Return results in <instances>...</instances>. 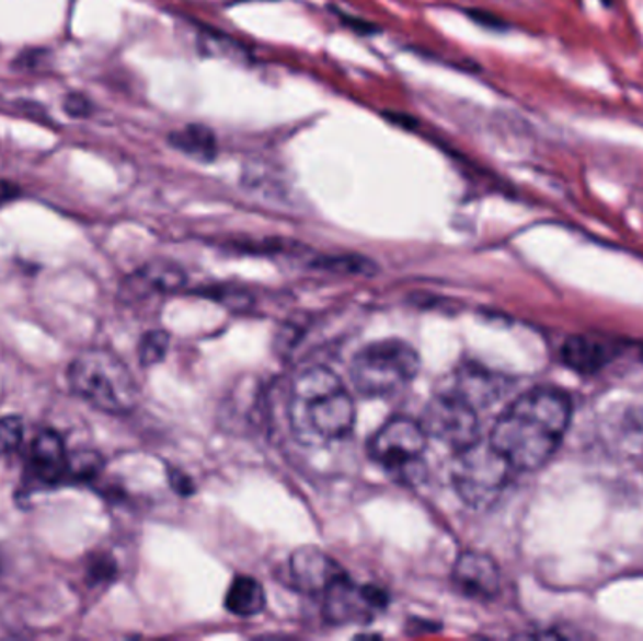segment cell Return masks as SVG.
I'll list each match as a JSON object with an SVG mask.
<instances>
[{
    "label": "cell",
    "mask_w": 643,
    "mask_h": 641,
    "mask_svg": "<svg viewBox=\"0 0 643 641\" xmlns=\"http://www.w3.org/2000/svg\"><path fill=\"white\" fill-rule=\"evenodd\" d=\"M15 196H18V187L8 180H0V206L14 200Z\"/></svg>",
    "instance_id": "cell-24"
},
{
    "label": "cell",
    "mask_w": 643,
    "mask_h": 641,
    "mask_svg": "<svg viewBox=\"0 0 643 641\" xmlns=\"http://www.w3.org/2000/svg\"><path fill=\"white\" fill-rule=\"evenodd\" d=\"M168 348H170V335L167 331H160V329L149 331L141 337L140 348H138L141 363L146 368L157 365L167 358Z\"/></svg>",
    "instance_id": "cell-18"
},
{
    "label": "cell",
    "mask_w": 643,
    "mask_h": 641,
    "mask_svg": "<svg viewBox=\"0 0 643 641\" xmlns=\"http://www.w3.org/2000/svg\"><path fill=\"white\" fill-rule=\"evenodd\" d=\"M563 358L571 368L584 373L604 368L611 358L610 348L593 339H569L564 345Z\"/></svg>",
    "instance_id": "cell-16"
},
{
    "label": "cell",
    "mask_w": 643,
    "mask_h": 641,
    "mask_svg": "<svg viewBox=\"0 0 643 641\" xmlns=\"http://www.w3.org/2000/svg\"><path fill=\"white\" fill-rule=\"evenodd\" d=\"M290 421L301 441H341L354 429L356 407L337 374L314 365L292 378Z\"/></svg>",
    "instance_id": "cell-2"
},
{
    "label": "cell",
    "mask_w": 643,
    "mask_h": 641,
    "mask_svg": "<svg viewBox=\"0 0 643 641\" xmlns=\"http://www.w3.org/2000/svg\"><path fill=\"white\" fill-rule=\"evenodd\" d=\"M317 266L338 275H372L377 271L375 264L364 256H328L320 258Z\"/></svg>",
    "instance_id": "cell-17"
},
{
    "label": "cell",
    "mask_w": 643,
    "mask_h": 641,
    "mask_svg": "<svg viewBox=\"0 0 643 641\" xmlns=\"http://www.w3.org/2000/svg\"><path fill=\"white\" fill-rule=\"evenodd\" d=\"M133 281L136 287L147 288L157 294H170L185 287L186 275L172 261L154 260L134 275Z\"/></svg>",
    "instance_id": "cell-14"
},
{
    "label": "cell",
    "mask_w": 643,
    "mask_h": 641,
    "mask_svg": "<svg viewBox=\"0 0 643 641\" xmlns=\"http://www.w3.org/2000/svg\"><path fill=\"white\" fill-rule=\"evenodd\" d=\"M207 49H211L213 54L215 55H236L239 49V46H236V42L230 40V38H225V36H220V34H211V36H207Z\"/></svg>",
    "instance_id": "cell-21"
},
{
    "label": "cell",
    "mask_w": 643,
    "mask_h": 641,
    "mask_svg": "<svg viewBox=\"0 0 643 641\" xmlns=\"http://www.w3.org/2000/svg\"><path fill=\"white\" fill-rule=\"evenodd\" d=\"M343 574V568L319 548H299L290 557L294 585L303 593L322 595Z\"/></svg>",
    "instance_id": "cell-10"
},
{
    "label": "cell",
    "mask_w": 643,
    "mask_h": 641,
    "mask_svg": "<svg viewBox=\"0 0 643 641\" xmlns=\"http://www.w3.org/2000/svg\"><path fill=\"white\" fill-rule=\"evenodd\" d=\"M225 606L238 617H254L266 608V593L251 575H239L226 593Z\"/></svg>",
    "instance_id": "cell-13"
},
{
    "label": "cell",
    "mask_w": 643,
    "mask_h": 641,
    "mask_svg": "<svg viewBox=\"0 0 643 641\" xmlns=\"http://www.w3.org/2000/svg\"><path fill=\"white\" fill-rule=\"evenodd\" d=\"M420 358L405 341L372 342L359 350L351 365V378L359 394L369 397L395 394L416 378Z\"/></svg>",
    "instance_id": "cell-4"
},
{
    "label": "cell",
    "mask_w": 643,
    "mask_h": 641,
    "mask_svg": "<svg viewBox=\"0 0 643 641\" xmlns=\"http://www.w3.org/2000/svg\"><path fill=\"white\" fill-rule=\"evenodd\" d=\"M322 595L325 619L333 625L371 621L375 614L382 611L388 604V595L382 588L356 585L346 574L337 578Z\"/></svg>",
    "instance_id": "cell-8"
},
{
    "label": "cell",
    "mask_w": 643,
    "mask_h": 641,
    "mask_svg": "<svg viewBox=\"0 0 643 641\" xmlns=\"http://www.w3.org/2000/svg\"><path fill=\"white\" fill-rule=\"evenodd\" d=\"M100 468H102V457L94 452H78V454L68 455L67 475L87 480V478L99 475Z\"/></svg>",
    "instance_id": "cell-20"
},
{
    "label": "cell",
    "mask_w": 643,
    "mask_h": 641,
    "mask_svg": "<svg viewBox=\"0 0 643 641\" xmlns=\"http://www.w3.org/2000/svg\"><path fill=\"white\" fill-rule=\"evenodd\" d=\"M427 433L422 423L395 416L372 434L367 452L398 478L414 481L422 475Z\"/></svg>",
    "instance_id": "cell-6"
},
{
    "label": "cell",
    "mask_w": 643,
    "mask_h": 641,
    "mask_svg": "<svg viewBox=\"0 0 643 641\" xmlns=\"http://www.w3.org/2000/svg\"><path fill=\"white\" fill-rule=\"evenodd\" d=\"M420 423L427 436L445 442L446 446L458 452L480 439L476 408L446 389L425 407Z\"/></svg>",
    "instance_id": "cell-7"
},
{
    "label": "cell",
    "mask_w": 643,
    "mask_h": 641,
    "mask_svg": "<svg viewBox=\"0 0 643 641\" xmlns=\"http://www.w3.org/2000/svg\"><path fill=\"white\" fill-rule=\"evenodd\" d=\"M65 109L70 117H87L91 112V104L81 94H70L65 101Z\"/></svg>",
    "instance_id": "cell-22"
},
{
    "label": "cell",
    "mask_w": 643,
    "mask_h": 641,
    "mask_svg": "<svg viewBox=\"0 0 643 641\" xmlns=\"http://www.w3.org/2000/svg\"><path fill=\"white\" fill-rule=\"evenodd\" d=\"M170 483H172V488L181 494H191L194 491L193 481L191 478L185 475H181V473H170Z\"/></svg>",
    "instance_id": "cell-23"
},
{
    "label": "cell",
    "mask_w": 643,
    "mask_h": 641,
    "mask_svg": "<svg viewBox=\"0 0 643 641\" xmlns=\"http://www.w3.org/2000/svg\"><path fill=\"white\" fill-rule=\"evenodd\" d=\"M445 389L459 395L478 410V408L487 407L493 399H497L503 386L497 376H493L484 369L467 368L456 371L453 381Z\"/></svg>",
    "instance_id": "cell-12"
},
{
    "label": "cell",
    "mask_w": 643,
    "mask_h": 641,
    "mask_svg": "<svg viewBox=\"0 0 643 641\" xmlns=\"http://www.w3.org/2000/svg\"><path fill=\"white\" fill-rule=\"evenodd\" d=\"M68 454L59 433L46 429L36 434L31 446V467L34 475L47 483L59 481L67 475Z\"/></svg>",
    "instance_id": "cell-11"
},
{
    "label": "cell",
    "mask_w": 643,
    "mask_h": 641,
    "mask_svg": "<svg viewBox=\"0 0 643 641\" xmlns=\"http://www.w3.org/2000/svg\"><path fill=\"white\" fill-rule=\"evenodd\" d=\"M25 436V423L20 416L0 418V455L14 454Z\"/></svg>",
    "instance_id": "cell-19"
},
{
    "label": "cell",
    "mask_w": 643,
    "mask_h": 641,
    "mask_svg": "<svg viewBox=\"0 0 643 641\" xmlns=\"http://www.w3.org/2000/svg\"><path fill=\"white\" fill-rule=\"evenodd\" d=\"M571 415V399L563 392L531 389L504 410L490 442L514 470H537L558 452Z\"/></svg>",
    "instance_id": "cell-1"
},
{
    "label": "cell",
    "mask_w": 643,
    "mask_h": 641,
    "mask_svg": "<svg viewBox=\"0 0 643 641\" xmlns=\"http://www.w3.org/2000/svg\"><path fill=\"white\" fill-rule=\"evenodd\" d=\"M170 143L199 162H209L217 156V138L202 125H188L170 135Z\"/></svg>",
    "instance_id": "cell-15"
},
{
    "label": "cell",
    "mask_w": 643,
    "mask_h": 641,
    "mask_svg": "<svg viewBox=\"0 0 643 641\" xmlns=\"http://www.w3.org/2000/svg\"><path fill=\"white\" fill-rule=\"evenodd\" d=\"M68 381L73 394L107 415H126L140 401V389L123 360L104 350L81 352L70 365Z\"/></svg>",
    "instance_id": "cell-3"
},
{
    "label": "cell",
    "mask_w": 643,
    "mask_h": 641,
    "mask_svg": "<svg viewBox=\"0 0 643 641\" xmlns=\"http://www.w3.org/2000/svg\"><path fill=\"white\" fill-rule=\"evenodd\" d=\"M512 473L516 470L495 446L490 441L478 439L471 446L459 450L451 467V481L469 506L485 508L497 502L510 481Z\"/></svg>",
    "instance_id": "cell-5"
},
{
    "label": "cell",
    "mask_w": 643,
    "mask_h": 641,
    "mask_svg": "<svg viewBox=\"0 0 643 641\" xmlns=\"http://www.w3.org/2000/svg\"><path fill=\"white\" fill-rule=\"evenodd\" d=\"M453 585L469 598L491 601L501 591V572L490 555L464 551L453 567Z\"/></svg>",
    "instance_id": "cell-9"
}]
</instances>
